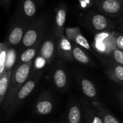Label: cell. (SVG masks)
Returning <instances> with one entry per match:
<instances>
[{
  "label": "cell",
  "instance_id": "6da1fadb",
  "mask_svg": "<svg viewBox=\"0 0 123 123\" xmlns=\"http://www.w3.org/2000/svg\"><path fill=\"white\" fill-rule=\"evenodd\" d=\"M34 61L35 60L31 61L28 63L17 64L15 68L13 69L9 89L5 97L3 105L1 106L4 112L8 109L18 90L22 86V85L30 76Z\"/></svg>",
  "mask_w": 123,
  "mask_h": 123
},
{
  "label": "cell",
  "instance_id": "7a4b0ae2",
  "mask_svg": "<svg viewBox=\"0 0 123 123\" xmlns=\"http://www.w3.org/2000/svg\"><path fill=\"white\" fill-rule=\"evenodd\" d=\"M49 24V16L47 14L33 19L25 30L22 41V48L27 49L43 39L48 34Z\"/></svg>",
  "mask_w": 123,
  "mask_h": 123
},
{
  "label": "cell",
  "instance_id": "3957f363",
  "mask_svg": "<svg viewBox=\"0 0 123 123\" xmlns=\"http://www.w3.org/2000/svg\"><path fill=\"white\" fill-rule=\"evenodd\" d=\"M43 72V70H38L35 71L32 69L30 76L22 85V86L18 90L8 109L5 111V119H7L9 117L12 116L17 110V109L20 107V105L31 94V93L33 92L37 84L41 79Z\"/></svg>",
  "mask_w": 123,
  "mask_h": 123
},
{
  "label": "cell",
  "instance_id": "277c9868",
  "mask_svg": "<svg viewBox=\"0 0 123 123\" xmlns=\"http://www.w3.org/2000/svg\"><path fill=\"white\" fill-rule=\"evenodd\" d=\"M58 40V38L56 37L53 27L43 39L37 53V56L43 59L46 65L50 64L55 58V53L57 52Z\"/></svg>",
  "mask_w": 123,
  "mask_h": 123
},
{
  "label": "cell",
  "instance_id": "5b68a950",
  "mask_svg": "<svg viewBox=\"0 0 123 123\" xmlns=\"http://www.w3.org/2000/svg\"><path fill=\"white\" fill-rule=\"evenodd\" d=\"M12 24V28L9 30L6 40H5L6 45L9 46H17L22 43L25 30L28 26V23L21 18L19 15L15 14Z\"/></svg>",
  "mask_w": 123,
  "mask_h": 123
},
{
  "label": "cell",
  "instance_id": "8992f818",
  "mask_svg": "<svg viewBox=\"0 0 123 123\" xmlns=\"http://www.w3.org/2000/svg\"><path fill=\"white\" fill-rule=\"evenodd\" d=\"M98 10L110 17H118L123 13V3L117 0H92Z\"/></svg>",
  "mask_w": 123,
  "mask_h": 123
},
{
  "label": "cell",
  "instance_id": "52a82bcc",
  "mask_svg": "<svg viewBox=\"0 0 123 123\" xmlns=\"http://www.w3.org/2000/svg\"><path fill=\"white\" fill-rule=\"evenodd\" d=\"M88 19L91 27L96 32L110 31L115 27L114 22L102 13L90 12Z\"/></svg>",
  "mask_w": 123,
  "mask_h": 123
},
{
  "label": "cell",
  "instance_id": "ba28073f",
  "mask_svg": "<svg viewBox=\"0 0 123 123\" xmlns=\"http://www.w3.org/2000/svg\"><path fill=\"white\" fill-rule=\"evenodd\" d=\"M53 101L50 93L44 92L37 99L34 107V112L39 115H46L53 111Z\"/></svg>",
  "mask_w": 123,
  "mask_h": 123
},
{
  "label": "cell",
  "instance_id": "9c48e42d",
  "mask_svg": "<svg viewBox=\"0 0 123 123\" xmlns=\"http://www.w3.org/2000/svg\"><path fill=\"white\" fill-rule=\"evenodd\" d=\"M37 12V6L34 0H20L16 14L30 24Z\"/></svg>",
  "mask_w": 123,
  "mask_h": 123
},
{
  "label": "cell",
  "instance_id": "30bf717a",
  "mask_svg": "<svg viewBox=\"0 0 123 123\" xmlns=\"http://www.w3.org/2000/svg\"><path fill=\"white\" fill-rule=\"evenodd\" d=\"M57 63L53 68L51 79L55 89L59 91H64L68 86V76L65 68Z\"/></svg>",
  "mask_w": 123,
  "mask_h": 123
},
{
  "label": "cell",
  "instance_id": "8fae6325",
  "mask_svg": "<svg viewBox=\"0 0 123 123\" xmlns=\"http://www.w3.org/2000/svg\"><path fill=\"white\" fill-rule=\"evenodd\" d=\"M57 53L58 55L63 60L72 61L73 57V45L65 35H62L58 40Z\"/></svg>",
  "mask_w": 123,
  "mask_h": 123
},
{
  "label": "cell",
  "instance_id": "7c38bea8",
  "mask_svg": "<svg viewBox=\"0 0 123 123\" xmlns=\"http://www.w3.org/2000/svg\"><path fill=\"white\" fill-rule=\"evenodd\" d=\"M66 14H67V8L66 4L63 2H61L58 8L57 9L55 14V24L53 27V30L55 34L58 38H59L62 35H63L64 26L66 19Z\"/></svg>",
  "mask_w": 123,
  "mask_h": 123
},
{
  "label": "cell",
  "instance_id": "4fadbf2b",
  "mask_svg": "<svg viewBox=\"0 0 123 123\" xmlns=\"http://www.w3.org/2000/svg\"><path fill=\"white\" fill-rule=\"evenodd\" d=\"M106 74L110 79L123 86V66L117 63L108 66L106 69Z\"/></svg>",
  "mask_w": 123,
  "mask_h": 123
},
{
  "label": "cell",
  "instance_id": "5bb4252c",
  "mask_svg": "<svg viewBox=\"0 0 123 123\" xmlns=\"http://www.w3.org/2000/svg\"><path fill=\"white\" fill-rule=\"evenodd\" d=\"M43 39H42L40 41H38L33 46L30 47V48H28L25 50H24L21 53V55L19 56V61H17V64H22V63H28V62H30L31 61H33L34 58H35V56L37 55V54L39 52V50L40 48L41 43H42Z\"/></svg>",
  "mask_w": 123,
  "mask_h": 123
},
{
  "label": "cell",
  "instance_id": "9a60e30c",
  "mask_svg": "<svg viewBox=\"0 0 123 123\" xmlns=\"http://www.w3.org/2000/svg\"><path fill=\"white\" fill-rule=\"evenodd\" d=\"M84 123H104L96 109L84 102Z\"/></svg>",
  "mask_w": 123,
  "mask_h": 123
},
{
  "label": "cell",
  "instance_id": "2e32d148",
  "mask_svg": "<svg viewBox=\"0 0 123 123\" xmlns=\"http://www.w3.org/2000/svg\"><path fill=\"white\" fill-rule=\"evenodd\" d=\"M92 106L96 109L104 123H120L102 104L98 102H92Z\"/></svg>",
  "mask_w": 123,
  "mask_h": 123
},
{
  "label": "cell",
  "instance_id": "e0dca14e",
  "mask_svg": "<svg viewBox=\"0 0 123 123\" xmlns=\"http://www.w3.org/2000/svg\"><path fill=\"white\" fill-rule=\"evenodd\" d=\"M13 70H7L0 76V105H3L5 97L9 89Z\"/></svg>",
  "mask_w": 123,
  "mask_h": 123
},
{
  "label": "cell",
  "instance_id": "ac0fdd59",
  "mask_svg": "<svg viewBox=\"0 0 123 123\" xmlns=\"http://www.w3.org/2000/svg\"><path fill=\"white\" fill-rule=\"evenodd\" d=\"M73 57L79 63L84 65H93V62L84 50L77 44L73 45Z\"/></svg>",
  "mask_w": 123,
  "mask_h": 123
},
{
  "label": "cell",
  "instance_id": "d6986e66",
  "mask_svg": "<svg viewBox=\"0 0 123 123\" xmlns=\"http://www.w3.org/2000/svg\"><path fill=\"white\" fill-rule=\"evenodd\" d=\"M80 85L84 94L86 97L94 99L97 97V89L93 82H92L89 79L86 78H81L80 80Z\"/></svg>",
  "mask_w": 123,
  "mask_h": 123
},
{
  "label": "cell",
  "instance_id": "ffe728a7",
  "mask_svg": "<svg viewBox=\"0 0 123 123\" xmlns=\"http://www.w3.org/2000/svg\"><path fill=\"white\" fill-rule=\"evenodd\" d=\"M81 120V110L76 104L73 105L68 112V123H80Z\"/></svg>",
  "mask_w": 123,
  "mask_h": 123
},
{
  "label": "cell",
  "instance_id": "44dd1931",
  "mask_svg": "<svg viewBox=\"0 0 123 123\" xmlns=\"http://www.w3.org/2000/svg\"><path fill=\"white\" fill-rule=\"evenodd\" d=\"M7 45L6 43H1L0 50V76L6 71V62L7 58Z\"/></svg>",
  "mask_w": 123,
  "mask_h": 123
},
{
  "label": "cell",
  "instance_id": "7402d4cb",
  "mask_svg": "<svg viewBox=\"0 0 123 123\" xmlns=\"http://www.w3.org/2000/svg\"><path fill=\"white\" fill-rule=\"evenodd\" d=\"M81 33L79 27L66 28V36L70 41H75L76 37L79 34Z\"/></svg>",
  "mask_w": 123,
  "mask_h": 123
},
{
  "label": "cell",
  "instance_id": "603a6c76",
  "mask_svg": "<svg viewBox=\"0 0 123 123\" xmlns=\"http://www.w3.org/2000/svg\"><path fill=\"white\" fill-rule=\"evenodd\" d=\"M74 42L76 43V44L81 46V48H84L86 50H91V47H90V45H89L88 40L81 33H80L77 35Z\"/></svg>",
  "mask_w": 123,
  "mask_h": 123
},
{
  "label": "cell",
  "instance_id": "cb8c5ba5",
  "mask_svg": "<svg viewBox=\"0 0 123 123\" xmlns=\"http://www.w3.org/2000/svg\"><path fill=\"white\" fill-rule=\"evenodd\" d=\"M112 57L113 60L115 61V63H119L123 66V51L115 48L112 50Z\"/></svg>",
  "mask_w": 123,
  "mask_h": 123
},
{
  "label": "cell",
  "instance_id": "d4e9b609",
  "mask_svg": "<svg viewBox=\"0 0 123 123\" xmlns=\"http://www.w3.org/2000/svg\"><path fill=\"white\" fill-rule=\"evenodd\" d=\"M112 35L114 39L115 47L123 51V35L118 32H113Z\"/></svg>",
  "mask_w": 123,
  "mask_h": 123
},
{
  "label": "cell",
  "instance_id": "484cf974",
  "mask_svg": "<svg viewBox=\"0 0 123 123\" xmlns=\"http://www.w3.org/2000/svg\"><path fill=\"white\" fill-rule=\"evenodd\" d=\"M10 2H11V0H0L1 5L5 9H8V7L9 6Z\"/></svg>",
  "mask_w": 123,
  "mask_h": 123
},
{
  "label": "cell",
  "instance_id": "4316f807",
  "mask_svg": "<svg viewBox=\"0 0 123 123\" xmlns=\"http://www.w3.org/2000/svg\"><path fill=\"white\" fill-rule=\"evenodd\" d=\"M118 97H119L120 102V103L122 104V105H123V91H120V92H119Z\"/></svg>",
  "mask_w": 123,
  "mask_h": 123
},
{
  "label": "cell",
  "instance_id": "83f0119b",
  "mask_svg": "<svg viewBox=\"0 0 123 123\" xmlns=\"http://www.w3.org/2000/svg\"><path fill=\"white\" fill-rule=\"evenodd\" d=\"M118 29L120 30H122L123 31V23H120L119 26H118Z\"/></svg>",
  "mask_w": 123,
  "mask_h": 123
},
{
  "label": "cell",
  "instance_id": "f1b7e54d",
  "mask_svg": "<svg viewBox=\"0 0 123 123\" xmlns=\"http://www.w3.org/2000/svg\"><path fill=\"white\" fill-rule=\"evenodd\" d=\"M35 1L39 4V5H42L43 3V0H35Z\"/></svg>",
  "mask_w": 123,
  "mask_h": 123
},
{
  "label": "cell",
  "instance_id": "f546056e",
  "mask_svg": "<svg viewBox=\"0 0 123 123\" xmlns=\"http://www.w3.org/2000/svg\"><path fill=\"white\" fill-rule=\"evenodd\" d=\"M119 22L120 23H123V14L120 16V17L119 18Z\"/></svg>",
  "mask_w": 123,
  "mask_h": 123
},
{
  "label": "cell",
  "instance_id": "4dcf8cb0",
  "mask_svg": "<svg viewBox=\"0 0 123 123\" xmlns=\"http://www.w3.org/2000/svg\"><path fill=\"white\" fill-rule=\"evenodd\" d=\"M117 1H120V2L123 3V0H117Z\"/></svg>",
  "mask_w": 123,
  "mask_h": 123
}]
</instances>
